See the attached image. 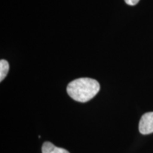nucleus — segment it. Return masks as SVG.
<instances>
[{
    "mask_svg": "<svg viewBox=\"0 0 153 153\" xmlns=\"http://www.w3.org/2000/svg\"><path fill=\"white\" fill-rule=\"evenodd\" d=\"M100 90V85L96 79L82 77L69 83L67 87L68 95L74 101L85 103L93 99Z\"/></svg>",
    "mask_w": 153,
    "mask_h": 153,
    "instance_id": "nucleus-1",
    "label": "nucleus"
},
{
    "mask_svg": "<svg viewBox=\"0 0 153 153\" xmlns=\"http://www.w3.org/2000/svg\"><path fill=\"white\" fill-rule=\"evenodd\" d=\"M9 70V62L6 60H0V81L2 82L3 79L7 75Z\"/></svg>",
    "mask_w": 153,
    "mask_h": 153,
    "instance_id": "nucleus-4",
    "label": "nucleus"
},
{
    "mask_svg": "<svg viewBox=\"0 0 153 153\" xmlns=\"http://www.w3.org/2000/svg\"><path fill=\"white\" fill-rule=\"evenodd\" d=\"M140 0H125L126 3L130 6L136 5L139 2Z\"/></svg>",
    "mask_w": 153,
    "mask_h": 153,
    "instance_id": "nucleus-5",
    "label": "nucleus"
},
{
    "mask_svg": "<svg viewBox=\"0 0 153 153\" xmlns=\"http://www.w3.org/2000/svg\"><path fill=\"white\" fill-rule=\"evenodd\" d=\"M139 131L143 135L153 133V112H148L143 115L139 122Z\"/></svg>",
    "mask_w": 153,
    "mask_h": 153,
    "instance_id": "nucleus-2",
    "label": "nucleus"
},
{
    "mask_svg": "<svg viewBox=\"0 0 153 153\" xmlns=\"http://www.w3.org/2000/svg\"><path fill=\"white\" fill-rule=\"evenodd\" d=\"M43 153H70L65 149L58 148L50 142H45L42 146Z\"/></svg>",
    "mask_w": 153,
    "mask_h": 153,
    "instance_id": "nucleus-3",
    "label": "nucleus"
}]
</instances>
